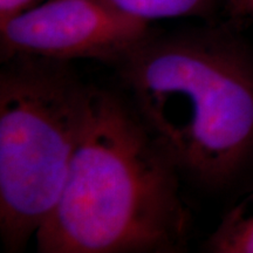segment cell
Wrapping results in <instances>:
<instances>
[{"instance_id":"52a82bcc","label":"cell","mask_w":253,"mask_h":253,"mask_svg":"<svg viewBox=\"0 0 253 253\" xmlns=\"http://www.w3.org/2000/svg\"><path fill=\"white\" fill-rule=\"evenodd\" d=\"M47 0H0V24L37 7Z\"/></svg>"},{"instance_id":"277c9868","label":"cell","mask_w":253,"mask_h":253,"mask_svg":"<svg viewBox=\"0 0 253 253\" xmlns=\"http://www.w3.org/2000/svg\"><path fill=\"white\" fill-rule=\"evenodd\" d=\"M154 33L106 0H47L0 24L1 61L17 55L119 65Z\"/></svg>"},{"instance_id":"8992f818","label":"cell","mask_w":253,"mask_h":253,"mask_svg":"<svg viewBox=\"0 0 253 253\" xmlns=\"http://www.w3.org/2000/svg\"><path fill=\"white\" fill-rule=\"evenodd\" d=\"M130 17L150 21L158 19L202 17L210 12L214 0H106Z\"/></svg>"},{"instance_id":"6da1fadb","label":"cell","mask_w":253,"mask_h":253,"mask_svg":"<svg viewBox=\"0 0 253 253\" xmlns=\"http://www.w3.org/2000/svg\"><path fill=\"white\" fill-rule=\"evenodd\" d=\"M129 104L179 175L223 191L253 167V53L229 32L150 37L119 65Z\"/></svg>"},{"instance_id":"7a4b0ae2","label":"cell","mask_w":253,"mask_h":253,"mask_svg":"<svg viewBox=\"0 0 253 253\" xmlns=\"http://www.w3.org/2000/svg\"><path fill=\"white\" fill-rule=\"evenodd\" d=\"M179 176L130 104L90 88L67 178L36 233L38 252L184 251L191 217Z\"/></svg>"},{"instance_id":"ba28073f","label":"cell","mask_w":253,"mask_h":253,"mask_svg":"<svg viewBox=\"0 0 253 253\" xmlns=\"http://www.w3.org/2000/svg\"><path fill=\"white\" fill-rule=\"evenodd\" d=\"M226 9L235 19H253V0H227Z\"/></svg>"},{"instance_id":"3957f363","label":"cell","mask_w":253,"mask_h":253,"mask_svg":"<svg viewBox=\"0 0 253 253\" xmlns=\"http://www.w3.org/2000/svg\"><path fill=\"white\" fill-rule=\"evenodd\" d=\"M0 72V233L23 250L48 217L67 178L90 88L68 61L17 55Z\"/></svg>"},{"instance_id":"5b68a950","label":"cell","mask_w":253,"mask_h":253,"mask_svg":"<svg viewBox=\"0 0 253 253\" xmlns=\"http://www.w3.org/2000/svg\"><path fill=\"white\" fill-rule=\"evenodd\" d=\"M216 253H253V188L224 213L207 242Z\"/></svg>"}]
</instances>
